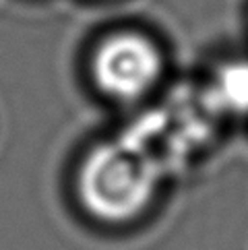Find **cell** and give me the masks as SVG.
<instances>
[{"mask_svg":"<svg viewBox=\"0 0 248 250\" xmlns=\"http://www.w3.org/2000/svg\"><path fill=\"white\" fill-rule=\"evenodd\" d=\"M159 164L128 137L102 143L79 169V199L93 217L128 221L153 199Z\"/></svg>","mask_w":248,"mask_h":250,"instance_id":"1","label":"cell"},{"mask_svg":"<svg viewBox=\"0 0 248 250\" xmlns=\"http://www.w3.org/2000/svg\"><path fill=\"white\" fill-rule=\"evenodd\" d=\"M162 68L159 50L145 35L130 31L105 38L91 62L95 85L120 102L143 97L157 83Z\"/></svg>","mask_w":248,"mask_h":250,"instance_id":"2","label":"cell"},{"mask_svg":"<svg viewBox=\"0 0 248 250\" xmlns=\"http://www.w3.org/2000/svg\"><path fill=\"white\" fill-rule=\"evenodd\" d=\"M209 100L217 110L246 114L248 112V62L224 64L209 89Z\"/></svg>","mask_w":248,"mask_h":250,"instance_id":"3","label":"cell"}]
</instances>
